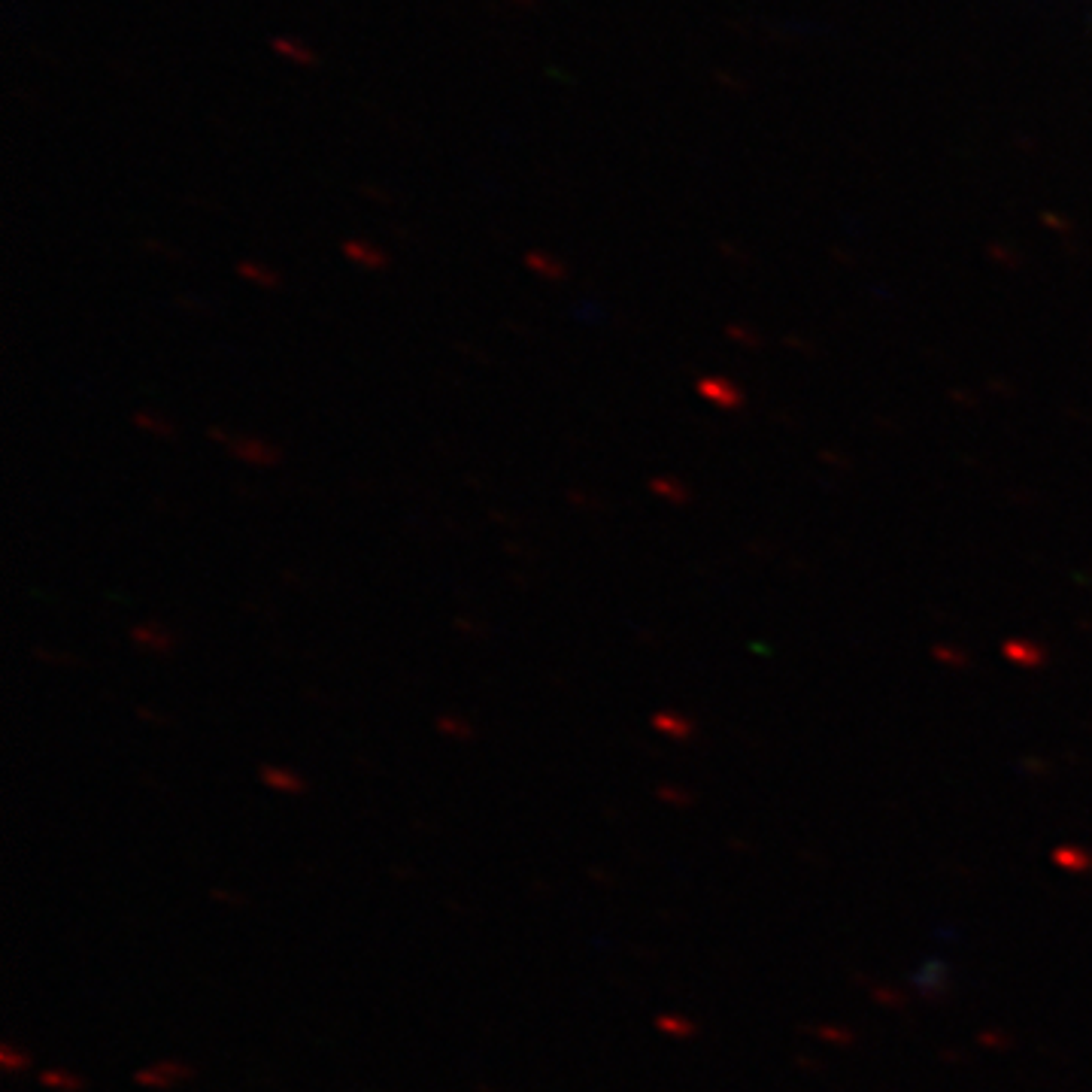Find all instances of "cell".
<instances>
[{"instance_id": "7", "label": "cell", "mask_w": 1092, "mask_h": 1092, "mask_svg": "<svg viewBox=\"0 0 1092 1092\" xmlns=\"http://www.w3.org/2000/svg\"><path fill=\"white\" fill-rule=\"evenodd\" d=\"M237 271H240V276H246V280H252V282H258V285H273L280 282L276 280V273L273 271H267L264 264H252V262H240L237 264Z\"/></svg>"}, {"instance_id": "2", "label": "cell", "mask_w": 1092, "mask_h": 1092, "mask_svg": "<svg viewBox=\"0 0 1092 1092\" xmlns=\"http://www.w3.org/2000/svg\"><path fill=\"white\" fill-rule=\"evenodd\" d=\"M344 255L349 258V262L368 267V271H382V267L389 264L386 252H380V249L373 246V243H368V240H346V243H344Z\"/></svg>"}, {"instance_id": "3", "label": "cell", "mask_w": 1092, "mask_h": 1092, "mask_svg": "<svg viewBox=\"0 0 1092 1092\" xmlns=\"http://www.w3.org/2000/svg\"><path fill=\"white\" fill-rule=\"evenodd\" d=\"M189 1074H192L189 1065L165 1062V1065H152V1069L140 1071L137 1074V1083H143V1087H167L170 1083V1087H174L179 1078H189Z\"/></svg>"}, {"instance_id": "9", "label": "cell", "mask_w": 1092, "mask_h": 1092, "mask_svg": "<svg viewBox=\"0 0 1092 1092\" xmlns=\"http://www.w3.org/2000/svg\"><path fill=\"white\" fill-rule=\"evenodd\" d=\"M19 1065H28V1056H15V1047L13 1044H4V1069L6 1071H22Z\"/></svg>"}, {"instance_id": "5", "label": "cell", "mask_w": 1092, "mask_h": 1092, "mask_svg": "<svg viewBox=\"0 0 1092 1092\" xmlns=\"http://www.w3.org/2000/svg\"><path fill=\"white\" fill-rule=\"evenodd\" d=\"M525 264L532 267L537 276H543V280H561V276H565V267H561V262L550 258V255H546V252H541V249L525 252Z\"/></svg>"}, {"instance_id": "8", "label": "cell", "mask_w": 1092, "mask_h": 1092, "mask_svg": "<svg viewBox=\"0 0 1092 1092\" xmlns=\"http://www.w3.org/2000/svg\"><path fill=\"white\" fill-rule=\"evenodd\" d=\"M40 1080H43L46 1087H61L64 1092L83 1089V1080H79V1078H73V1074H64V1071H46Z\"/></svg>"}, {"instance_id": "11", "label": "cell", "mask_w": 1092, "mask_h": 1092, "mask_svg": "<svg viewBox=\"0 0 1092 1092\" xmlns=\"http://www.w3.org/2000/svg\"><path fill=\"white\" fill-rule=\"evenodd\" d=\"M513 4H519V6H534L537 0H513Z\"/></svg>"}, {"instance_id": "1", "label": "cell", "mask_w": 1092, "mask_h": 1092, "mask_svg": "<svg viewBox=\"0 0 1092 1092\" xmlns=\"http://www.w3.org/2000/svg\"><path fill=\"white\" fill-rule=\"evenodd\" d=\"M271 49H273V55L291 61L295 67H316V64H319V52H316L313 46H307L304 40H298V37H289V34L273 37Z\"/></svg>"}, {"instance_id": "6", "label": "cell", "mask_w": 1092, "mask_h": 1092, "mask_svg": "<svg viewBox=\"0 0 1092 1092\" xmlns=\"http://www.w3.org/2000/svg\"><path fill=\"white\" fill-rule=\"evenodd\" d=\"M262 777L267 786L280 789V792H300V789H304V780H298V774L282 771V768H264Z\"/></svg>"}, {"instance_id": "4", "label": "cell", "mask_w": 1092, "mask_h": 1092, "mask_svg": "<svg viewBox=\"0 0 1092 1092\" xmlns=\"http://www.w3.org/2000/svg\"><path fill=\"white\" fill-rule=\"evenodd\" d=\"M231 452L240 455V459L252 461V464H273L276 459H280L273 446L262 443V440H252V437H246V440H234V443H231Z\"/></svg>"}, {"instance_id": "10", "label": "cell", "mask_w": 1092, "mask_h": 1092, "mask_svg": "<svg viewBox=\"0 0 1092 1092\" xmlns=\"http://www.w3.org/2000/svg\"><path fill=\"white\" fill-rule=\"evenodd\" d=\"M437 725L446 731V735H468V725H464V722H455V720H440Z\"/></svg>"}]
</instances>
